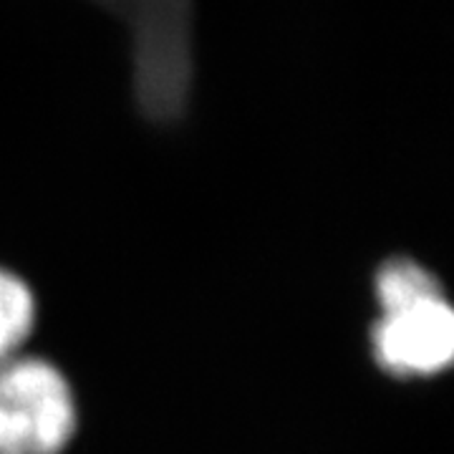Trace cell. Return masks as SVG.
<instances>
[{"instance_id":"obj_2","label":"cell","mask_w":454,"mask_h":454,"mask_svg":"<svg viewBox=\"0 0 454 454\" xmlns=\"http://www.w3.org/2000/svg\"><path fill=\"white\" fill-rule=\"evenodd\" d=\"M76 424L74 389L56 364L26 354L0 361V454H61Z\"/></svg>"},{"instance_id":"obj_1","label":"cell","mask_w":454,"mask_h":454,"mask_svg":"<svg viewBox=\"0 0 454 454\" xmlns=\"http://www.w3.org/2000/svg\"><path fill=\"white\" fill-rule=\"evenodd\" d=\"M127 26L131 41V94L154 127L187 119L195 91V3L192 0H94Z\"/></svg>"},{"instance_id":"obj_5","label":"cell","mask_w":454,"mask_h":454,"mask_svg":"<svg viewBox=\"0 0 454 454\" xmlns=\"http://www.w3.org/2000/svg\"><path fill=\"white\" fill-rule=\"evenodd\" d=\"M35 325V295L11 268L0 265V361L23 351Z\"/></svg>"},{"instance_id":"obj_4","label":"cell","mask_w":454,"mask_h":454,"mask_svg":"<svg viewBox=\"0 0 454 454\" xmlns=\"http://www.w3.org/2000/svg\"><path fill=\"white\" fill-rule=\"evenodd\" d=\"M444 293L442 280L419 260L394 255L384 260L373 273V295L379 309H391L399 303H409L424 295Z\"/></svg>"},{"instance_id":"obj_3","label":"cell","mask_w":454,"mask_h":454,"mask_svg":"<svg viewBox=\"0 0 454 454\" xmlns=\"http://www.w3.org/2000/svg\"><path fill=\"white\" fill-rule=\"evenodd\" d=\"M376 366L394 379H429L454 358V310L447 293L381 309L372 325Z\"/></svg>"}]
</instances>
